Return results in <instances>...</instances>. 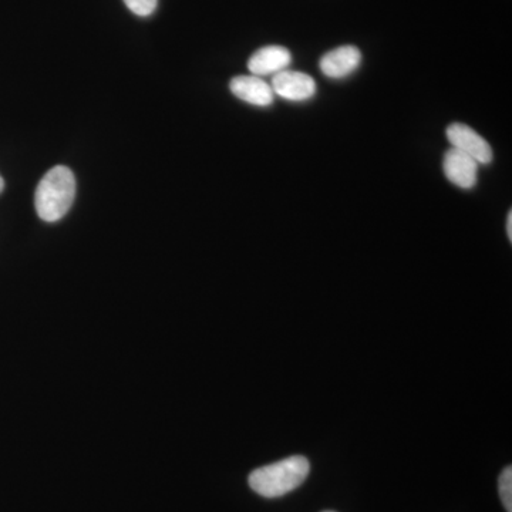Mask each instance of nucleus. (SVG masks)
Listing matches in <instances>:
<instances>
[{"instance_id": "11", "label": "nucleus", "mask_w": 512, "mask_h": 512, "mask_svg": "<svg viewBox=\"0 0 512 512\" xmlns=\"http://www.w3.org/2000/svg\"><path fill=\"white\" fill-rule=\"evenodd\" d=\"M507 235L508 239H510V242H512V212H508L507 217Z\"/></svg>"}, {"instance_id": "9", "label": "nucleus", "mask_w": 512, "mask_h": 512, "mask_svg": "<svg viewBox=\"0 0 512 512\" xmlns=\"http://www.w3.org/2000/svg\"><path fill=\"white\" fill-rule=\"evenodd\" d=\"M498 487H500V497L505 510L512 512V468L510 466L505 467L501 473Z\"/></svg>"}, {"instance_id": "12", "label": "nucleus", "mask_w": 512, "mask_h": 512, "mask_svg": "<svg viewBox=\"0 0 512 512\" xmlns=\"http://www.w3.org/2000/svg\"><path fill=\"white\" fill-rule=\"evenodd\" d=\"M3 188H5V181L0 177V194H2Z\"/></svg>"}, {"instance_id": "5", "label": "nucleus", "mask_w": 512, "mask_h": 512, "mask_svg": "<svg viewBox=\"0 0 512 512\" xmlns=\"http://www.w3.org/2000/svg\"><path fill=\"white\" fill-rule=\"evenodd\" d=\"M478 168H480V164L477 161L456 150V148L451 147L444 154V175L451 184L456 185L461 190H473L476 187Z\"/></svg>"}, {"instance_id": "3", "label": "nucleus", "mask_w": 512, "mask_h": 512, "mask_svg": "<svg viewBox=\"0 0 512 512\" xmlns=\"http://www.w3.org/2000/svg\"><path fill=\"white\" fill-rule=\"evenodd\" d=\"M446 136L448 143L473 158L480 165H488L493 163L494 153L490 143L483 136L477 133L467 124L453 123L447 127Z\"/></svg>"}, {"instance_id": "1", "label": "nucleus", "mask_w": 512, "mask_h": 512, "mask_svg": "<svg viewBox=\"0 0 512 512\" xmlns=\"http://www.w3.org/2000/svg\"><path fill=\"white\" fill-rule=\"evenodd\" d=\"M308 458L292 456L269 466L256 468L249 476V487L265 498H278L301 487L309 476Z\"/></svg>"}, {"instance_id": "13", "label": "nucleus", "mask_w": 512, "mask_h": 512, "mask_svg": "<svg viewBox=\"0 0 512 512\" xmlns=\"http://www.w3.org/2000/svg\"><path fill=\"white\" fill-rule=\"evenodd\" d=\"M325 512H333V511H325Z\"/></svg>"}, {"instance_id": "6", "label": "nucleus", "mask_w": 512, "mask_h": 512, "mask_svg": "<svg viewBox=\"0 0 512 512\" xmlns=\"http://www.w3.org/2000/svg\"><path fill=\"white\" fill-rule=\"evenodd\" d=\"M360 64H362V52L356 46L346 45L323 55L319 67L323 76L339 80L355 73Z\"/></svg>"}, {"instance_id": "4", "label": "nucleus", "mask_w": 512, "mask_h": 512, "mask_svg": "<svg viewBox=\"0 0 512 512\" xmlns=\"http://www.w3.org/2000/svg\"><path fill=\"white\" fill-rule=\"evenodd\" d=\"M271 87L275 96L293 103L311 100L318 89L315 80L309 74L293 72V70H284L275 74Z\"/></svg>"}, {"instance_id": "7", "label": "nucleus", "mask_w": 512, "mask_h": 512, "mask_svg": "<svg viewBox=\"0 0 512 512\" xmlns=\"http://www.w3.org/2000/svg\"><path fill=\"white\" fill-rule=\"evenodd\" d=\"M292 55L284 46H265L256 50L248 60V69L252 76L265 77L288 70L291 66Z\"/></svg>"}, {"instance_id": "2", "label": "nucleus", "mask_w": 512, "mask_h": 512, "mask_svg": "<svg viewBox=\"0 0 512 512\" xmlns=\"http://www.w3.org/2000/svg\"><path fill=\"white\" fill-rule=\"evenodd\" d=\"M76 178L70 168L57 165L47 171L36 188L35 207L40 220L56 222L72 208Z\"/></svg>"}, {"instance_id": "10", "label": "nucleus", "mask_w": 512, "mask_h": 512, "mask_svg": "<svg viewBox=\"0 0 512 512\" xmlns=\"http://www.w3.org/2000/svg\"><path fill=\"white\" fill-rule=\"evenodd\" d=\"M128 9L134 15L146 18V16L153 15L154 10L157 8L158 0H124Z\"/></svg>"}, {"instance_id": "8", "label": "nucleus", "mask_w": 512, "mask_h": 512, "mask_svg": "<svg viewBox=\"0 0 512 512\" xmlns=\"http://www.w3.org/2000/svg\"><path fill=\"white\" fill-rule=\"evenodd\" d=\"M229 89L235 97L252 106L268 107L275 101L271 84L256 76H237L229 83Z\"/></svg>"}]
</instances>
